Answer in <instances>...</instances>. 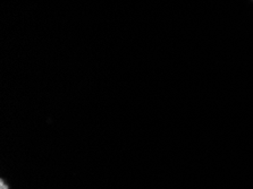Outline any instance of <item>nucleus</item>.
<instances>
[{"label":"nucleus","mask_w":253,"mask_h":189,"mask_svg":"<svg viewBox=\"0 0 253 189\" xmlns=\"http://www.w3.org/2000/svg\"><path fill=\"white\" fill-rule=\"evenodd\" d=\"M0 189H9L8 186L3 183V180H0Z\"/></svg>","instance_id":"1"}]
</instances>
